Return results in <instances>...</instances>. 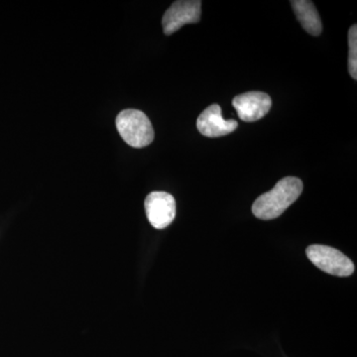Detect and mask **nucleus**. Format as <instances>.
Here are the masks:
<instances>
[{
  "label": "nucleus",
  "instance_id": "f257e3e1",
  "mask_svg": "<svg viewBox=\"0 0 357 357\" xmlns=\"http://www.w3.org/2000/svg\"><path fill=\"white\" fill-rule=\"evenodd\" d=\"M303 182L296 177H286L279 181L271 191L261 195L252 206V213L262 220L280 217L292 206L303 192Z\"/></svg>",
  "mask_w": 357,
  "mask_h": 357
},
{
  "label": "nucleus",
  "instance_id": "f03ea898",
  "mask_svg": "<svg viewBox=\"0 0 357 357\" xmlns=\"http://www.w3.org/2000/svg\"><path fill=\"white\" fill-rule=\"evenodd\" d=\"M117 131L129 146L143 148L154 140V129L144 112L138 109L122 110L117 115Z\"/></svg>",
  "mask_w": 357,
  "mask_h": 357
},
{
  "label": "nucleus",
  "instance_id": "7ed1b4c3",
  "mask_svg": "<svg viewBox=\"0 0 357 357\" xmlns=\"http://www.w3.org/2000/svg\"><path fill=\"white\" fill-rule=\"evenodd\" d=\"M307 257L319 269L337 277H349L354 272V264L337 249L326 245L309 246Z\"/></svg>",
  "mask_w": 357,
  "mask_h": 357
},
{
  "label": "nucleus",
  "instance_id": "20e7f679",
  "mask_svg": "<svg viewBox=\"0 0 357 357\" xmlns=\"http://www.w3.org/2000/svg\"><path fill=\"white\" fill-rule=\"evenodd\" d=\"M202 2L199 0H178L171 6L162 20L164 33L171 35L185 24L201 20Z\"/></svg>",
  "mask_w": 357,
  "mask_h": 357
},
{
  "label": "nucleus",
  "instance_id": "39448f33",
  "mask_svg": "<svg viewBox=\"0 0 357 357\" xmlns=\"http://www.w3.org/2000/svg\"><path fill=\"white\" fill-rule=\"evenodd\" d=\"M144 206L148 220L155 229H166L175 220L176 201L168 192H150L145 199Z\"/></svg>",
  "mask_w": 357,
  "mask_h": 357
},
{
  "label": "nucleus",
  "instance_id": "423d86ee",
  "mask_svg": "<svg viewBox=\"0 0 357 357\" xmlns=\"http://www.w3.org/2000/svg\"><path fill=\"white\" fill-rule=\"evenodd\" d=\"M232 105L241 121L255 122L259 121L269 112L272 107V100L267 93L262 91H248L236 96L232 100Z\"/></svg>",
  "mask_w": 357,
  "mask_h": 357
},
{
  "label": "nucleus",
  "instance_id": "0eeeda50",
  "mask_svg": "<svg viewBox=\"0 0 357 357\" xmlns=\"http://www.w3.org/2000/svg\"><path fill=\"white\" fill-rule=\"evenodd\" d=\"M238 126L234 119L225 121L222 115V109L218 105H211L199 114L197 121V128L206 137H220L234 132Z\"/></svg>",
  "mask_w": 357,
  "mask_h": 357
},
{
  "label": "nucleus",
  "instance_id": "6e6552de",
  "mask_svg": "<svg viewBox=\"0 0 357 357\" xmlns=\"http://www.w3.org/2000/svg\"><path fill=\"white\" fill-rule=\"evenodd\" d=\"M291 6L298 20L305 30L312 36H319L323 31L321 17L316 6L309 0H292Z\"/></svg>",
  "mask_w": 357,
  "mask_h": 357
},
{
  "label": "nucleus",
  "instance_id": "1a4fd4ad",
  "mask_svg": "<svg viewBox=\"0 0 357 357\" xmlns=\"http://www.w3.org/2000/svg\"><path fill=\"white\" fill-rule=\"evenodd\" d=\"M349 70L354 81L357 79V26L352 25L349 31Z\"/></svg>",
  "mask_w": 357,
  "mask_h": 357
}]
</instances>
